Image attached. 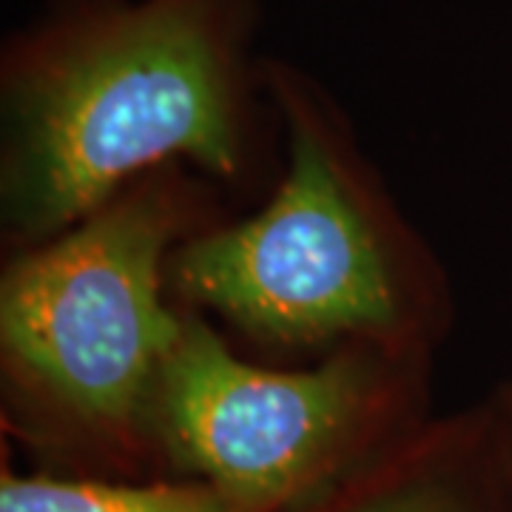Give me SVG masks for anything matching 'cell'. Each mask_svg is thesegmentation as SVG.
Masks as SVG:
<instances>
[{"mask_svg":"<svg viewBox=\"0 0 512 512\" xmlns=\"http://www.w3.org/2000/svg\"><path fill=\"white\" fill-rule=\"evenodd\" d=\"M293 512H510V467L490 399L424 419Z\"/></svg>","mask_w":512,"mask_h":512,"instance_id":"cell-5","label":"cell"},{"mask_svg":"<svg viewBox=\"0 0 512 512\" xmlns=\"http://www.w3.org/2000/svg\"><path fill=\"white\" fill-rule=\"evenodd\" d=\"M259 0H55L0 60V222L49 242L163 165L239 183L256 157Z\"/></svg>","mask_w":512,"mask_h":512,"instance_id":"cell-1","label":"cell"},{"mask_svg":"<svg viewBox=\"0 0 512 512\" xmlns=\"http://www.w3.org/2000/svg\"><path fill=\"white\" fill-rule=\"evenodd\" d=\"M259 74L285 128V171L256 214L214 222L171 254V299L265 348L373 345L430 359L450 328L439 259L333 97L279 60Z\"/></svg>","mask_w":512,"mask_h":512,"instance_id":"cell-3","label":"cell"},{"mask_svg":"<svg viewBox=\"0 0 512 512\" xmlns=\"http://www.w3.org/2000/svg\"><path fill=\"white\" fill-rule=\"evenodd\" d=\"M0 512H231L200 478H97L0 473Z\"/></svg>","mask_w":512,"mask_h":512,"instance_id":"cell-6","label":"cell"},{"mask_svg":"<svg viewBox=\"0 0 512 512\" xmlns=\"http://www.w3.org/2000/svg\"><path fill=\"white\" fill-rule=\"evenodd\" d=\"M427 384L430 359L373 345L302 370L254 365L183 308L154 396L160 476L200 478L231 512L299 510L430 419Z\"/></svg>","mask_w":512,"mask_h":512,"instance_id":"cell-4","label":"cell"},{"mask_svg":"<svg viewBox=\"0 0 512 512\" xmlns=\"http://www.w3.org/2000/svg\"><path fill=\"white\" fill-rule=\"evenodd\" d=\"M191 165L123 185L0 276V419L46 473L160 478L154 396L183 330L168 262L214 225Z\"/></svg>","mask_w":512,"mask_h":512,"instance_id":"cell-2","label":"cell"},{"mask_svg":"<svg viewBox=\"0 0 512 512\" xmlns=\"http://www.w3.org/2000/svg\"><path fill=\"white\" fill-rule=\"evenodd\" d=\"M490 402L495 407V416L501 424V436H504V447H507V467H510V512H512V379L501 382L493 390Z\"/></svg>","mask_w":512,"mask_h":512,"instance_id":"cell-7","label":"cell"}]
</instances>
